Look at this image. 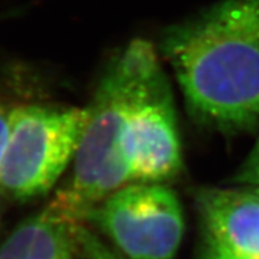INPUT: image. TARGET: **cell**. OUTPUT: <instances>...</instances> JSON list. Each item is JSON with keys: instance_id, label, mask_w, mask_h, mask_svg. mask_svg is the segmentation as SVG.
Returning <instances> with one entry per match:
<instances>
[{"instance_id": "cell-1", "label": "cell", "mask_w": 259, "mask_h": 259, "mask_svg": "<svg viewBox=\"0 0 259 259\" xmlns=\"http://www.w3.org/2000/svg\"><path fill=\"white\" fill-rule=\"evenodd\" d=\"M161 52L191 113L224 133L259 120V0H220L164 32Z\"/></svg>"}, {"instance_id": "cell-2", "label": "cell", "mask_w": 259, "mask_h": 259, "mask_svg": "<svg viewBox=\"0 0 259 259\" xmlns=\"http://www.w3.org/2000/svg\"><path fill=\"white\" fill-rule=\"evenodd\" d=\"M160 66L152 44L138 38L111 60L89 105V119L74 157L68 184L47 206L72 226L83 225L96 205L124 185L133 184L123 159L127 116L150 75Z\"/></svg>"}, {"instance_id": "cell-3", "label": "cell", "mask_w": 259, "mask_h": 259, "mask_svg": "<svg viewBox=\"0 0 259 259\" xmlns=\"http://www.w3.org/2000/svg\"><path fill=\"white\" fill-rule=\"evenodd\" d=\"M88 119V107H14L0 167V189L16 200H29L51 191L74 161Z\"/></svg>"}, {"instance_id": "cell-4", "label": "cell", "mask_w": 259, "mask_h": 259, "mask_svg": "<svg viewBox=\"0 0 259 259\" xmlns=\"http://www.w3.org/2000/svg\"><path fill=\"white\" fill-rule=\"evenodd\" d=\"M90 222L128 259H175L184 235L178 196L161 183H133L90 210Z\"/></svg>"}, {"instance_id": "cell-5", "label": "cell", "mask_w": 259, "mask_h": 259, "mask_svg": "<svg viewBox=\"0 0 259 259\" xmlns=\"http://www.w3.org/2000/svg\"><path fill=\"white\" fill-rule=\"evenodd\" d=\"M122 154L133 183H163L180 174L178 119L161 65L147 79L130 110Z\"/></svg>"}, {"instance_id": "cell-6", "label": "cell", "mask_w": 259, "mask_h": 259, "mask_svg": "<svg viewBox=\"0 0 259 259\" xmlns=\"http://www.w3.org/2000/svg\"><path fill=\"white\" fill-rule=\"evenodd\" d=\"M196 202L206 237L230 251L259 258V188H202Z\"/></svg>"}, {"instance_id": "cell-7", "label": "cell", "mask_w": 259, "mask_h": 259, "mask_svg": "<svg viewBox=\"0 0 259 259\" xmlns=\"http://www.w3.org/2000/svg\"><path fill=\"white\" fill-rule=\"evenodd\" d=\"M74 229L45 208L11 233L0 246V259H74Z\"/></svg>"}, {"instance_id": "cell-8", "label": "cell", "mask_w": 259, "mask_h": 259, "mask_svg": "<svg viewBox=\"0 0 259 259\" xmlns=\"http://www.w3.org/2000/svg\"><path fill=\"white\" fill-rule=\"evenodd\" d=\"M75 242L85 259H122L107 247L92 230L83 225L75 226Z\"/></svg>"}, {"instance_id": "cell-9", "label": "cell", "mask_w": 259, "mask_h": 259, "mask_svg": "<svg viewBox=\"0 0 259 259\" xmlns=\"http://www.w3.org/2000/svg\"><path fill=\"white\" fill-rule=\"evenodd\" d=\"M235 181L247 187L259 188V138L242 167L239 168Z\"/></svg>"}, {"instance_id": "cell-10", "label": "cell", "mask_w": 259, "mask_h": 259, "mask_svg": "<svg viewBox=\"0 0 259 259\" xmlns=\"http://www.w3.org/2000/svg\"><path fill=\"white\" fill-rule=\"evenodd\" d=\"M202 259H259L254 256L242 255V254H237L234 251H230L226 247L221 246L215 241L205 235V245L204 252H202Z\"/></svg>"}, {"instance_id": "cell-11", "label": "cell", "mask_w": 259, "mask_h": 259, "mask_svg": "<svg viewBox=\"0 0 259 259\" xmlns=\"http://www.w3.org/2000/svg\"><path fill=\"white\" fill-rule=\"evenodd\" d=\"M11 111L4 103L0 102V167L3 161L4 152L8 142V134H10V122H11Z\"/></svg>"}]
</instances>
